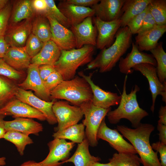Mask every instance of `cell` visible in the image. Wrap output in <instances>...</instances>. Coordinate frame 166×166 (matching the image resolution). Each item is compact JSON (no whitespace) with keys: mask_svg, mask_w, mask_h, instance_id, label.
Returning a JSON list of instances; mask_svg holds the SVG:
<instances>
[{"mask_svg":"<svg viewBox=\"0 0 166 166\" xmlns=\"http://www.w3.org/2000/svg\"><path fill=\"white\" fill-rule=\"evenodd\" d=\"M127 77L126 75L119 106L113 110L110 111L107 116L109 122L112 124H117L121 119H125L129 120L132 127L135 128L141 123L142 119L148 115V113L139 106L136 99V93L140 88L137 85H135L134 89L132 88L129 93H127Z\"/></svg>","mask_w":166,"mask_h":166,"instance_id":"3","label":"cell"},{"mask_svg":"<svg viewBox=\"0 0 166 166\" xmlns=\"http://www.w3.org/2000/svg\"><path fill=\"white\" fill-rule=\"evenodd\" d=\"M0 75L13 80H18L22 78L23 74L7 64L3 58L0 59Z\"/></svg>","mask_w":166,"mask_h":166,"instance_id":"38","label":"cell"},{"mask_svg":"<svg viewBox=\"0 0 166 166\" xmlns=\"http://www.w3.org/2000/svg\"><path fill=\"white\" fill-rule=\"evenodd\" d=\"M157 25L155 20L148 10L144 19L141 27L137 34H140L149 30Z\"/></svg>","mask_w":166,"mask_h":166,"instance_id":"42","label":"cell"},{"mask_svg":"<svg viewBox=\"0 0 166 166\" xmlns=\"http://www.w3.org/2000/svg\"><path fill=\"white\" fill-rule=\"evenodd\" d=\"M151 146L153 150L159 152L161 166H166V144L159 141L152 143Z\"/></svg>","mask_w":166,"mask_h":166,"instance_id":"43","label":"cell"},{"mask_svg":"<svg viewBox=\"0 0 166 166\" xmlns=\"http://www.w3.org/2000/svg\"><path fill=\"white\" fill-rule=\"evenodd\" d=\"M31 32L44 43L51 40L50 23L45 16L43 15L36 18L32 24Z\"/></svg>","mask_w":166,"mask_h":166,"instance_id":"30","label":"cell"},{"mask_svg":"<svg viewBox=\"0 0 166 166\" xmlns=\"http://www.w3.org/2000/svg\"><path fill=\"white\" fill-rule=\"evenodd\" d=\"M91 166H112L111 164L109 162L107 163L103 164L99 162H97Z\"/></svg>","mask_w":166,"mask_h":166,"instance_id":"53","label":"cell"},{"mask_svg":"<svg viewBox=\"0 0 166 166\" xmlns=\"http://www.w3.org/2000/svg\"><path fill=\"white\" fill-rule=\"evenodd\" d=\"M52 110L58 124L54 128L55 132L77 124L84 116L80 107L72 105L65 101H55Z\"/></svg>","mask_w":166,"mask_h":166,"instance_id":"7","label":"cell"},{"mask_svg":"<svg viewBox=\"0 0 166 166\" xmlns=\"http://www.w3.org/2000/svg\"><path fill=\"white\" fill-rule=\"evenodd\" d=\"M45 0L47 5V8L46 12L45 14H46L50 15L58 22L66 27L68 28H70L71 26L67 18L56 6L54 1L53 0Z\"/></svg>","mask_w":166,"mask_h":166,"instance_id":"36","label":"cell"},{"mask_svg":"<svg viewBox=\"0 0 166 166\" xmlns=\"http://www.w3.org/2000/svg\"><path fill=\"white\" fill-rule=\"evenodd\" d=\"M132 35L127 26L121 27L116 34L113 43L109 47L102 49L88 64L86 69L98 68L100 73L111 71L132 45Z\"/></svg>","mask_w":166,"mask_h":166,"instance_id":"2","label":"cell"},{"mask_svg":"<svg viewBox=\"0 0 166 166\" xmlns=\"http://www.w3.org/2000/svg\"><path fill=\"white\" fill-rule=\"evenodd\" d=\"M94 46L85 45L81 48L61 50L60 57L53 66L62 76L64 80L74 78L76 71L81 66L89 64L92 60Z\"/></svg>","mask_w":166,"mask_h":166,"instance_id":"5","label":"cell"},{"mask_svg":"<svg viewBox=\"0 0 166 166\" xmlns=\"http://www.w3.org/2000/svg\"><path fill=\"white\" fill-rule=\"evenodd\" d=\"M65 2L68 3L76 6L84 7H92L98 3L100 1L99 0H66Z\"/></svg>","mask_w":166,"mask_h":166,"instance_id":"46","label":"cell"},{"mask_svg":"<svg viewBox=\"0 0 166 166\" xmlns=\"http://www.w3.org/2000/svg\"><path fill=\"white\" fill-rule=\"evenodd\" d=\"M166 32V25H157L152 29L137 34L134 43L140 51H150L156 46L159 40Z\"/></svg>","mask_w":166,"mask_h":166,"instance_id":"22","label":"cell"},{"mask_svg":"<svg viewBox=\"0 0 166 166\" xmlns=\"http://www.w3.org/2000/svg\"><path fill=\"white\" fill-rule=\"evenodd\" d=\"M117 130L131 143L140 156L143 166H161L157 156L150 143V137L155 127L151 124L142 123L131 128L124 125H118Z\"/></svg>","mask_w":166,"mask_h":166,"instance_id":"1","label":"cell"},{"mask_svg":"<svg viewBox=\"0 0 166 166\" xmlns=\"http://www.w3.org/2000/svg\"><path fill=\"white\" fill-rule=\"evenodd\" d=\"M148 11L147 6L143 12L134 17L127 24L126 26L132 34H137L141 28L144 19Z\"/></svg>","mask_w":166,"mask_h":166,"instance_id":"40","label":"cell"},{"mask_svg":"<svg viewBox=\"0 0 166 166\" xmlns=\"http://www.w3.org/2000/svg\"><path fill=\"white\" fill-rule=\"evenodd\" d=\"M4 115H0V139L3 138L6 132L5 127L3 119L5 116Z\"/></svg>","mask_w":166,"mask_h":166,"instance_id":"50","label":"cell"},{"mask_svg":"<svg viewBox=\"0 0 166 166\" xmlns=\"http://www.w3.org/2000/svg\"><path fill=\"white\" fill-rule=\"evenodd\" d=\"M159 119L158 122L166 125V106L161 105L159 112Z\"/></svg>","mask_w":166,"mask_h":166,"instance_id":"49","label":"cell"},{"mask_svg":"<svg viewBox=\"0 0 166 166\" xmlns=\"http://www.w3.org/2000/svg\"><path fill=\"white\" fill-rule=\"evenodd\" d=\"M76 42V48H81L85 45L96 46L97 32L93 24L92 17L85 18L81 23L70 27Z\"/></svg>","mask_w":166,"mask_h":166,"instance_id":"15","label":"cell"},{"mask_svg":"<svg viewBox=\"0 0 166 166\" xmlns=\"http://www.w3.org/2000/svg\"><path fill=\"white\" fill-rule=\"evenodd\" d=\"M105 118L102 121L97 134L98 140L101 139L108 142L110 146L119 153L136 154V151L131 144L123 138L117 129L108 127L105 122Z\"/></svg>","mask_w":166,"mask_h":166,"instance_id":"11","label":"cell"},{"mask_svg":"<svg viewBox=\"0 0 166 166\" xmlns=\"http://www.w3.org/2000/svg\"><path fill=\"white\" fill-rule=\"evenodd\" d=\"M4 123L6 132L16 131L28 136L30 134L38 135L43 129L41 124L30 118L17 117L11 121H4Z\"/></svg>","mask_w":166,"mask_h":166,"instance_id":"23","label":"cell"},{"mask_svg":"<svg viewBox=\"0 0 166 166\" xmlns=\"http://www.w3.org/2000/svg\"><path fill=\"white\" fill-rule=\"evenodd\" d=\"M32 28L31 18L26 19L8 30L4 36L5 39L10 47H24L31 34Z\"/></svg>","mask_w":166,"mask_h":166,"instance_id":"21","label":"cell"},{"mask_svg":"<svg viewBox=\"0 0 166 166\" xmlns=\"http://www.w3.org/2000/svg\"><path fill=\"white\" fill-rule=\"evenodd\" d=\"M151 0H125L121 9V27L127 26L134 17L143 12Z\"/></svg>","mask_w":166,"mask_h":166,"instance_id":"27","label":"cell"},{"mask_svg":"<svg viewBox=\"0 0 166 166\" xmlns=\"http://www.w3.org/2000/svg\"><path fill=\"white\" fill-rule=\"evenodd\" d=\"M132 50L125 58L121 57L119 60V68L120 71L126 75L132 73L133 68L141 63H148L156 67V61L152 54L140 51L137 46L133 42Z\"/></svg>","mask_w":166,"mask_h":166,"instance_id":"17","label":"cell"},{"mask_svg":"<svg viewBox=\"0 0 166 166\" xmlns=\"http://www.w3.org/2000/svg\"><path fill=\"white\" fill-rule=\"evenodd\" d=\"M8 0H0V10L4 8L7 4Z\"/></svg>","mask_w":166,"mask_h":166,"instance_id":"52","label":"cell"},{"mask_svg":"<svg viewBox=\"0 0 166 166\" xmlns=\"http://www.w3.org/2000/svg\"><path fill=\"white\" fill-rule=\"evenodd\" d=\"M0 115H4L5 116L8 115V114L4 112H2L0 110Z\"/></svg>","mask_w":166,"mask_h":166,"instance_id":"54","label":"cell"},{"mask_svg":"<svg viewBox=\"0 0 166 166\" xmlns=\"http://www.w3.org/2000/svg\"><path fill=\"white\" fill-rule=\"evenodd\" d=\"M31 1L22 0L18 1L11 11L10 18L12 24H17L22 20L31 18L34 14Z\"/></svg>","mask_w":166,"mask_h":166,"instance_id":"29","label":"cell"},{"mask_svg":"<svg viewBox=\"0 0 166 166\" xmlns=\"http://www.w3.org/2000/svg\"><path fill=\"white\" fill-rule=\"evenodd\" d=\"M64 79L61 74L55 70L53 72L44 82L47 90L50 91L60 84Z\"/></svg>","mask_w":166,"mask_h":166,"instance_id":"41","label":"cell"},{"mask_svg":"<svg viewBox=\"0 0 166 166\" xmlns=\"http://www.w3.org/2000/svg\"><path fill=\"white\" fill-rule=\"evenodd\" d=\"M133 69L140 72L148 80L152 96V104L150 109L153 113L158 95H161L162 100L166 103V81L163 83L160 82L157 75L156 67L151 64L141 63L135 66Z\"/></svg>","mask_w":166,"mask_h":166,"instance_id":"10","label":"cell"},{"mask_svg":"<svg viewBox=\"0 0 166 166\" xmlns=\"http://www.w3.org/2000/svg\"><path fill=\"white\" fill-rule=\"evenodd\" d=\"M3 59L9 65L18 70L28 68L31 63V58L25 46L10 47Z\"/></svg>","mask_w":166,"mask_h":166,"instance_id":"25","label":"cell"},{"mask_svg":"<svg viewBox=\"0 0 166 166\" xmlns=\"http://www.w3.org/2000/svg\"><path fill=\"white\" fill-rule=\"evenodd\" d=\"M50 94L52 100H65L78 106L92 100L93 98L90 85L84 78L80 76L63 81L50 91Z\"/></svg>","mask_w":166,"mask_h":166,"instance_id":"4","label":"cell"},{"mask_svg":"<svg viewBox=\"0 0 166 166\" xmlns=\"http://www.w3.org/2000/svg\"><path fill=\"white\" fill-rule=\"evenodd\" d=\"M163 44L162 42L158 43L156 46L150 51L156 61L157 75L162 83L166 81V53Z\"/></svg>","mask_w":166,"mask_h":166,"instance_id":"31","label":"cell"},{"mask_svg":"<svg viewBox=\"0 0 166 166\" xmlns=\"http://www.w3.org/2000/svg\"><path fill=\"white\" fill-rule=\"evenodd\" d=\"M93 19L97 32V48L102 50L109 47L114 42L116 34L121 27L120 18L110 22L102 21L96 17Z\"/></svg>","mask_w":166,"mask_h":166,"instance_id":"12","label":"cell"},{"mask_svg":"<svg viewBox=\"0 0 166 166\" xmlns=\"http://www.w3.org/2000/svg\"><path fill=\"white\" fill-rule=\"evenodd\" d=\"M81 108L85 118L82 124L85 127V138L89 145L96 146L98 144L97 134L100 125L111 107L104 109L95 105L92 100L85 102L79 106Z\"/></svg>","mask_w":166,"mask_h":166,"instance_id":"6","label":"cell"},{"mask_svg":"<svg viewBox=\"0 0 166 166\" xmlns=\"http://www.w3.org/2000/svg\"><path fill=\"white\" fill-rule=\"evenodd\" d=\"M147 7L157 25H166V0H151Z\"/></svg>","mask_w":166,"mask_h":166,"instance_id":"34","label":"cell"},{"mask_svg":"<svg viewBox=\"0 0 166 166\" xmlns=\"http://www.w3.org/2000/svg\"><path fill=\"white\" fill-rule=\"evenodd\" d=\"M125 0H101L92 6L96 17L105 22L120 18L121 9Z\"/></svg>","mask_w":166,"mask_h":166,"instance_id":"19","label":"cell"},{"mask_svg":"<svg viewBox=\"0 0 166 166\" xmlns=\"http://www.w3.org/2000/svg\"><path fill=\"white\" fill-rule=\"evenodd\" d=\"M75 145L72 142L54 138L48 144L49 152L40 163L42 166H61L69 157L70 152Z\"/></svg>","mask_w":166,"mask_h":166,"instance_id":"8","label":"cell"},{"mask_svg":"<svg viewBox=\"0 0 166 166\" xmlns=\"http://www.w3.org/2000/svg\"><path fill=\"white\" fill-rule=\"evenodd\" d=\"M38 65L31 63L28 69L26 79L18 86L25 90L33 91L36 96L41 99L50 101L52 100L50 92L45 87L44 82L41 78L38 72Z\"/></svg>","mask_w":166,"mask_h":166,"instance_id":"16","label":"cell"},{"mask_svg":"<svg viewBox=\"0 0 166 166\" xmlns=\"http://www.w3.org/2000/svg\"><path fill=\"white\" fill-rule=\"evenodd\" d=\"M39 73L44 82L53 72L56 70L53 65H43L38 66Z\"/></svg>","mask_w":166,"mask_h":166,"instance_id":"44","label":"cell"},{"mask_svg":"<svg viewBox=\"0 0 166 166\" xmlns=\"http://www.w3.org/2000/svg\"><path fill=\"white\" fill-rule=\"evenodd\" d=\"M32 6L34 11L42 14H45L47 6L45 0H34L31 1Z\"/></svg>","mask_w":166,"mask_h":166,"instance_id":"45","label":"cell"},{"mask_svg":"<svg viewBox=\"0 0 166 166\" xmlns=\"http://www.w3.org/2000/svg\"><path fill=\"white\" fill-rule=\"evenodd\" d=\"M109 160L112 166H140L141 164L136 154L116 153Z\"/></svg>","mask_w":166,"mask_h":166,"instance_id":"35","label":"cell"},{"mask_svg":"<svg viewBox=\"0 0 166 166\" xmlns=\"http://www.w3.org/2000/svg\"><path fill=\"white\" fill-rule=\"evenodd\" d=\"M11 11L12 6L9 3L0 10V36L5 35Z\"/></svg>","mask_w":166,"mask_h":166,"instance_id":"39","label":"cell"},{"mask_svg":"<svg viewBox=\"0 0 166 166\" xmlns=\"http://www.w3.org/2000/svg\"><path fill=\"white\" fill-rule=\"evenodd\" d=\"M4 36H0V59L3 58L9 48Z\"/></svg>","mask_w":166,"mask_h":166,"instance_id":"47","label":"cell"},{"mask_svg":"<svg viewBox=\"0 0 166 166\" xmlns=\"http://www.w3.org/2000/svg\"><path fill=\"white\" fill-rule=\"evenodd\" d=\"M85 127L82 123L77 124L55 132L52 136L54 138L68 139L75 143H80L85 138Z\"/></svg>","mask_w":166,"mask_h":166,"instance_id":"28","label":"cell"},{"mask_svg":"<svg viewBox=\"0 0 166 166\" xmlns=\"http://www.w3.org/2000/svg\"><path fill=\"white\" fill-rule=\"evenodd\" d=\"M20 166H42L40 162H37L34 160H29L22 164Z\"/></svg>","mask_w":166,"mask_h":166,"instance_id":"51","label":"cell"},{"mask_svg":"<svg viewBox=\"0 0 166 166\" xmlns=\"http://www.w3.org/2000/svg\"><path fill=\"white\" fill-rule=\"evenodd\" d=\"M44 15L48 19L50 23L51 40L61 50H69L75 48V38L71 30L60 24L50 15L45 14Z\"/></svg>","mask_w":166,"mask_h":166,"instance_id":"14","label":"cell"},{"mask_svg":"<svg viewBox=\"0 0 166 166\" xmlns=\"http://www.w3.org/2000/svg\"><path fill=\"white\" fill-rule=\"evenodd\" d=\"M78 74L79 76L84 78L90 85L93 93L92 101L95 105L107 109L119 105L121 96L116 93L105 91L96 85L92 79L93 73L87 75L83 72L80 71Z\"/></svg>","mask_w":166,"mask_h":166,"instance_id":"13","label":"cell"},{"mask_svg":"<svg viewBox=\"0 0 166 166\" xmlns=\"http://www.w3.org/2000/svg\"><path fill=\"white\" fill-rule=\"evenodd\" d=\"M157 129L159 132V141L166 144V125L158 122Z\"/></svg>","mask_w":166,"mask_h":166,"instance_id":"48","label":"cell"},{"mask_svg":"<svg viewBox=\"0 0 166 166\" xmlns=\"http://www.w3.org/2000/svg\"><path fill=\"white\" fill-rule=\"evenodd\" d=\"M0 110L15 118H35L42 121L46 120L41 112L16 98L10 101Z\"/></svg>","mask_w":166,"mask_h":166,"instance_id":"18","label":"cell"},{"mask_svg":"<svg viewBox=\"0 0 166 166\" xmlns=\"http://www.w3.org/2000/svg\"><path fill=\"white\" fill-rule=\"evenodd\" d=\"M2 163V160L1 158L0 157V165Z\"/></svg>","mask_w":166,"mask_h":166,"instance_id":"55","label":"cell"},{"mask_svg":"<svg viewBox=\"0 0 166 166\" xmlns=\"http://www.w3.org/2000/svg\"><path fill=\"white\" fill-rule=\"evenodd\" d=\"M61 50L50 40L44 43L39 52L31 60V63L38 66L43 65H54L60 56Z\"/></svg>","mask_w":166,"mask_h":166,"instance_id":"24","label":"cell"},{"mask_svg":"<svg viewBox=\"0 0 166 166\" xmlns=\"http://www.w3.org/2000/svg\"><path fill=\"white\" fill-rule=\"evenodd\" d=\"M57 7L67 18L71 27L79 24L87 17L95 15L93 9L69 4L65 0L61 2Z\"/></svg>","mask_w":166,"mask_h":166,"instance_id":"20","label":"cell"},{"mask_svg":"<svg viewBox=\"0 0 166 166\" xmlns=\"http://www.w3.org/2000/svg\"><path fill=\"white\" fill-rule=\"evenodd\" d=\"M44 44L43 42L31 33L28 38L25 47L26 52L32 59L39 52Z\"/></svg>","mask_w":166,"mask_h":166,"instance_id":"37","label":"cell"},{"mask_svg":"<svg viewBox=\"0 0 166 166\" xmlns=\"http://www.w3.org/2000/svg\"><path fill=\"white\" fill-rule=\"evenodd\" d=\"M15 97L41 112L50 124L53 125L57 123L52 110V106L55 100L50 101L42 100L34 95L31 91L25 90L18 86L16 92Z\"/></svg>","mask_w":166,"mask_h":166,"instance_id":"9","label":"cell"},{"mask_svg":"<svg viewBox=\"0 0 166 166\" xmlns=\"http://www.w3.org/2000/svg\"><path fill=\"white\" fill-rule=\"evenodd\" d=\"M89 144L85 138L82 142L78 144L74 153L64 162H71L74 166H91L101 160L100 158L92 155L89 151Z\"/></svg>","mask_w":166,"mask_h":166,"instance_id":"26","label":"cell"},{"mask_svg":"<svg viewBox=\"0 0 166 166\" xmlns=\"http://www.w3.org/2000/svg\"><path fill=\"white\" fill-rule=\"evenodd\" d=\"M3 138L14 144L21 156L24 155L26 146L33 143L28 135L14 131H6Z\"/></svg>","mask_w":166,"mask_h":166,"instance_id":"33","label":"cell"},{"mask_svg":"<svg viewBox=\"0 0 166 166\" xmlns=\"http://www.w3.org/2000/svg\"><path fill=\"white\" fill-rule=\"evenodd\" d=\"M10 80L0 75V109L15 97L18 86Z\"/></svg>","mask_w":166,"mask_h":166,"instance_id":"32","label":"cell"}]
</instances>
